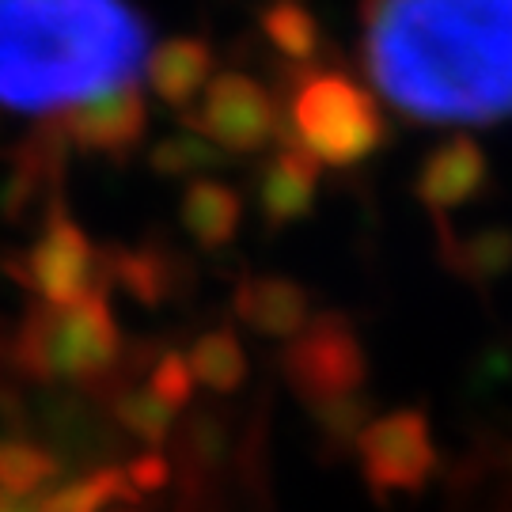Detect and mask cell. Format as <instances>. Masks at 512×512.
<instances>
[{"mask_svg":"<svg viewBox=\"0 0 512 512\" xmlns=\"http://www.w3.org/2000/svg\"><path fill=\"white\" fill-rule=\"evenodd\" d=\"M361 61L421 126L512 118V0H365Z\"/></svg>","mask_w":512,"mask_h":512,"instance_id":"6da1fadb","label":"cell"},{"mask_svg":"<svg viewBox=\"0 0 512 512\" xmlns=\"http://www.w3.org/2000/svg\"><path fill=\"white\" fill-rule=\"evenodd\" d=\"M148 31L126 0H0V103L27 114L73 110L129 88Z\"/></svg>","mask_w":512,"mask_h":512,"instance_id":"7a4b0ae2","label":"cell"},{"mask_svg":"<svg viewBox=\"0 0 512 512\" xmlns=\"http://www.w3.org/2000/svg\"><path fill=\"white\" fill-rule=\"evenodd\" d=\"M281 141L304 148L319 167H357L387 141L384 110L342 69L300 65L289 76Z\"/></svg>","mask_w":512,"mask_h":512,"instance_id":"3957f363","label":"cell"},{"mask_svg":"<svg viewBox=\"0 0 512 512\" xmlns=\"http://www.w3.org/2000/svg\"><path fill=\"white\" fill-rule=\"evenodd\" d=\"M122 357V334L107 308V296L95 293L76 304H42L31 311L16 338V361L38 380L92 384L107 376Z\"/></svg>","mask_w":512,"mask_h":512,"instance_id":"277c9868","label":"cell"},{"mask_svg":"<svg viewBox=\"0 0 512 512\" xmlns=\"http://www.w3.org/2000/svg\"><path fill=\"white\" fill-rule=\"evenodd\" d=\"M281 372L296 395L315 406L365 391L368 357L357 327L342 311H319L281 353Z\"/></svg>","mask_w":512,"mask_h":512,"instance_id":"5b68a950","label":"cell"},{"mask_svg":"<svg viewBox=\"0 0 512 512\" xmlns=\"http://www.w3.org/2000/svg\"><path fill=\"white\" fill-rule=\"evenodd\" d=\"M8 270L23 281V289L42 296V304H76L107 289V255L95 251L84 228L61 205L46 213L31 251L12 258Z\"/></svg>","mask_w":512,"mask_h":512,"instance_id":"8992f818","label":"cell"},{"mask_svg":"<svg viewBox=\"0 0 512 512\" xmlns=\"http://www.w3.org/2000/svg\"><path fill=\"white\" fill-rule=\"evenodd\" d=\"M368 490L387 501L395 494H421L437 471V440L429 414L418 406L372 418L357 440Z\"/></svg>","mask_w":512,"mask_h":512,"instance_id":"52a82bcc","label":"cell"},{"mask_svg":"<svg viewBox=\"0 0 512 512\" xmlns=\"http://www.w3.org/2000/svg\"><path fill=\"white\" fill-rule=\"evenodd\" d=\"M183 114L186 126L224 152H262L274 137H281L277 99L247 73L213 76L205 84L202 103L186 107Z\"/></svg>","mask_w":512,"mask_h":512,"instance_id":"ba28073f","label":"cell"},{"mask_svg":"<svg viewBox=\"0 0 512 512\" xmlns=\"http://www.w3.org/2000/svg\"><path fill=\"white\" fill-rule=\"evenodd\" d=\"M486 190H490V160L471 133L440 141L414 175V198L437 217V224L467 202L482 198Z\"/></svg>","mask_w":512,"mask_h":512,"instance_id":"9c48e42d","label":"cell"},{"mask_svg":"<svg viewBox=\"0 0 512 512\" xmlns=\"http://www.w3.org/2000/svg\"><path fill=\"white\" fill-rule=\"evenodd\" d=\"M61 129L84 152L126 156V152L141 145V137H145L148 129L145 95L137 92V88H118V92L95 95V99L69 110Z\"/></svg>","mask_w":512,"mask_h":512,"instance_id":"30bf717a","label":"cell"},{"mask_svg":"<svg viewBox=\"0 0 512 512\" xmlns=\"http://www.w3.org/2000/svg\"><path fill=\"white\" fill-rule=\"evenodd\" d=\"M319 190V164L311 160L304 148L285 145L277 148V156L262 167L258 175V209L270 228L296 224L311 213Z\"/></svg>","mask_w":512,"mask_h":512,"instance_id":"8fae6325","label":"cell"},{"mask_svg":"<svg viewBox=\"0 0 512 512\" xmlns=\"http://www.w3.org/2000/svg\"><path fill=\"white\" fill-rule=\"evenodd\" d=\"M236 315L266 338H296L311 323V296L293 277H251L236 289Z\"/></svg>","mask_w":512,"mask_h":512,"instance_id":"7c38bea8","label":"cell"},{"mask_svg":"<svg viewBox=\"0 0 512 512\" xmlns=\"http://www.w3.org/2000/svg\"><path fill=\"white\" fill-rule=\"evenodd\" d=\"M440 232V262L467 285L490 289L501 277L512 274V228L494 224L478 228L471 236H452L448 224H437Z\"/></svg>","mask_w":512,"mask_h":512,"instance_id":"4fadbf2b","label":"cell"},{"mask_svg":"<svg viewBox=\"0 0 512 512\" xmlns=\"http://www.w3.org/2000/svg\"><path fill=\"white\" fill-rule=\"evenodd\" d=\"M213 80V50L202 38H167L148 57V84L171 107H194Z\"/></svg>","mask_w":512,"mask_h":512,"instance_id":"5bb4252c","label":"cell"},{"mask_svg":"<svg viewBox=\"0 0 512 512\" xmlns=\"http://www.w3.org/2000/svg\"><path fill=\"white\" fill-rule=\"evenodd\" d=\"M239 220H243V202L236 190L220 179H194L183 194V228L205 251L232 243Z\"/></svg>","mask_w":512,"mask_h":512,"instance_id":"9a60e30c","label":"cell"},{"mask_svg":"<svg viewBox=\"0 0 512 512\" xmlns=\"http://www.w3.org/2000/svg\"><path fill=\"white\" fill-rule=\"evenodd\" d=\"M179 258L164 247H141V251H110L107 255V281H118L129 296H137L141 304H164L167 296L179 293L183 281Z\"/></svg>","mask_w":512,"mask_h":512,"instance_id":"2e32d148","label":"cell"},{"mask_svg":"<svg viewBox=\"0 0 512 512\" xmlns=\"http://www.w3.org/2000/svg\"><path fill=\"white\" fill-rule=\"evenodd\" d=\"M57 459L27 440H0V497L38 501L54 486Z\"/></svg>","mask_w":512,"mask_h":512,"instance_id":"e0dca14e","label":"cell"},{"mask_svg":"<svg viewBox=\"0 0 512 512\" xmlns=\"http://www.w3.org/2000/svg\"><path fill=\"white\" fill-rule=\"evenodd\" d=\"M137 494L129 486L126 471H92V475L65 482V486H50L46 494L35 501V512H103L114 501H129Z\"/></svg>","mask_w":512,"mask_h":512,"instance_id":"ac0fdd59","label":"cell"},{"mask_svg":"<svg viewBox=\"0 0 512 512\" xmlns=\"http://www.w3.org/2000/svg\"><path fill=\"white\" fill-rule=\"evenodd\" d=\"M186 365H190L198 384L213 387V391H236L247 376V357H243V346L232 330L202 334L186 353Z\"/></svg>","mask_w":512,"mask_h":512,"instance_id":"d6986e66","label":"cell"},{"mask_svg":"<svg viewBox=\"0 0 512 512\" xmlns=\"http://www.w3.org/2000/svg\"><path fill=\"white\" fill-rule=\"evenodd\" d=\"M262 31L274 42L277 54L289 57L293 65H311L319 57V46H323L315 16L300 4H289V0L262 12Z\"/></svg>","mask_w":512,"mask_h":512,"instance_id":"ffe728a7","label":"cell"},{"mask_svg":"<svg viewBox=\"0 0 512 512\" xmlns=\"http://www.w3.org/2000/svg\"><path fill=\"white\" fill-rule=\"evenodd\" d=\"M311 418H315L323 448H330L334 456H346L349 448H357L365 425L372 421V403H368L365 391H357V395H342V399L315 406Z\"/></svg>","mask_w":512,"mask_h":512,"instance_id":"44dd1931","label":"cell"},{"mask_svg":"<svg viewBox=\"0 0 512 512\" xmlns=\"http://www.w3.org/2000/svg\"><path fill=\"white\" fill-rule=\"evenodd\" d=\"M220 164V152L202 133H175L152 148V167L175 179V175H205Z\"/></svg>","mask_w":512,"mask_h":512,"instance_id":"7402d4cb","label":"cell"},{"mask_svg":"<svg viewBox=\"0 0 512 512\" xmlns=\"http://www.w3.org/2000/svg\"><path fill=\"white\" fill-rule=\"evenodd\" d=\"M114 418L122 421L133 437L145 440V444H160L171 433L175 410H167L148 387H141V391H122V399L114 403Z\"/></svg>","mask_w":512,"mask_h":512,"instance_id":"603a6c76","label":"cell"},{"mask_svg":"<svg viewBox=\"0 0 512 512\" xmlns=\"http://www.w3.org/2000/svg\"><path fill=\"white\" fill-rule=\"evenodd\" d=\"M148 391L167 406V410H183L194 395V372L186 365V357L179 353H167L156 361L152 376H148Z\"/></svg>","mask_w":512,"mask_h":512,"instance_id":"cb8c5ba5","label":"cell"},{"mask_svg":"<svg viewBox=\"0 0 512 512\" xmlns=\"http://www.w3.org/2000/svg\"><path fill=\"white\" fill-rule=\"evenodd\" d=\"M126 478L133 490H141V494H152V490H164L167 478H171V467H167L164 456H156V452H148V456L133 459L126 467Z\"/></svg>","mask_w":512,"mask_h":512,"instance_id":"d4e9b609","label":"cell"},{"mask_svg":"<svg viewBox=\"0 0 512 512\" xmlns=\"http://www.w3.org/2000/svg\"><path fill=\"white\" fill-rule=\"evenodd\" d=\"M509 459H512V452H509Z\"/></svg>","mask_w":512,"mask_h":512,"instance_id":"484cf974","label":"cell"}]
</instances>
